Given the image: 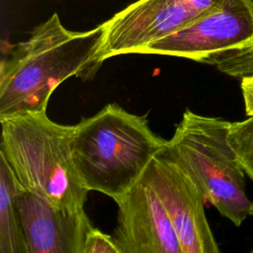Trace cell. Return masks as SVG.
I'll return each mask as SVG.
<instances>
[{
	"instance_id": "6da1fadb",
	"label": "cell",
	"mask_w": 253,
	"mask_h": 253,
	"mask_svg": "<svg viewBox=\"0 0 253 253\" xmlns=\"http://www.w3.org/2000/svg\"><path fill=\"white\" fill-rule=\"evenodd\" d=\"M102 24L87 32L67 30L56 13L12 46L0 67V119L46 112L53 91L66 79L92 78L102 65Z\"/></svg>"
},
{
	"instance_id": "7a4b0ae2",
	"label": "cell",
	"mask_w": 253,
	"mask_h": 253,
	"mask_svg": "<svg viewBox=\"0 0 253 253\" xmlns=\"http://www.w3.org/2000/svg\"><path fill=\"white\" fill-rule=\"evenodd\" d=\"M165 144L145 117L110 103L74 125L71 150L83 187L116 202L141 179Z\"/></svg>"
},
{
	"instance_id": "3957f363",
	"label": "cell",
	"mask_w": 253,
	"mask_h": 253,
	"mask_svg": "<svg viewBox=\"0 0 253 253\" xmlns=\"http://www.w3.org/2000/svg\"><path fill=\"white\" fill-rule=\"evenodd\" d=\"M0 122V155L18 187L58 209H84L89 191L83 187L73 161L74 126L57 124L46 112L15 115Z\"/></svg>"
},
{
	"instance_id": "277c9868",
	"label": "cell",
	"mask_w": 253,
	"mask_h": 253,
	"mask_svg": "<svg viewBox=\"0 0 253 253\" xmlns=\"http://www.w3.org/2000/svg\"><path fill=\"white\" fill-rule=\"evenodd\" d=\"M229 122L187 110L161 150L194 181L206 202L239 226L250 215L244 171L228 140Z\"/></svg>"
},
{
	"instance_id": "5b68a950",
	"label": "cell",
	"mask_w": 253,
	"mask_h": 253,
	"mask_svg": "<svg viewBox=\"0 0 253 253\" xmlns=\"http://www.w3.org/2000/svg\"><path fill=\"white\" fill-rule=\"evenodd\" d=\"M138 53L192 59L235 78L251 76L253 1L220 0L199 19L145 45Z\"/></svg>"
},
{
	"instance_id": "8992f818",
	"label": "cell",
	"mask_w": 253,
	"mask_h": 253,
	"mask_svg": "<svg viewBox=\"0 0 253 253\" xmlns=\"http://www.w3.org/2000/svg\"><path fill=\"white\" fill-rule=\"evenodd\" d=\"M220 0H138L102 24L100 58L138 53L145 45L165 38L199 19Z\"/></svg>"
},
{
	"instance_id": "52a82bcc",
	"label": "cell",
	"mask_w": 253,
	"mask_h": 253,
	"mask_svg": "<svg viewBox=\"0 0 253 253\" xmlns=\"http://www.w3.org/2000/svg\"><path fill=\"white\" fill-rule=\"evenodd\" d=\"M161 201L183 253H218L208 222L202 192L194 181L161 151L142 176Z\"/></svg>"
},
{
	"instance_id": "ba28073f",
	"label": "cell",
	"mask_w": 253,
	"mask_h": 253,
	"mask_svg": "<svg viewBox=\"0 0 253 253\" xmlns=\"http://www.w3.org/2000/svg\"><path fill=\"white\" fill-rule=\"evenodd\" d=\"M116 203L113 238L120 253H183L161 201L143 177Z\"/></svg>"
},
{
	"instance_id": "9c48e42d",
	"label": "cell",
	"mask_w": 253,
	"mask_h": 253,
	"mask_svg": "<svg viewBox=\"0 0 253 253\" xmlns=\"http://www.w3.org/2000/svg\"><path fill=\"white\" fill-rule=\"evenodd\" d=\"M16 205L30 253H83L93 228L84 209H58L19 187Z\"/></svg>"
},
{
	"instance_id": "30bf717a",
	"label": "cell",
	"mask_w": 253,
	"mask_h": 253,
	"mask_svg": "<svg viewBox=\"0 0 253 253\" xmlns=\"http://www.w3.org/2000/svg\"><path fill=\"white\" fill-rule=\"evenodd\" d=\"M17 183L0 155V253H30L16 205Z\"/></svg>"
},
{
	"instance_id": "8fae6325",
	"label": "cell",
	"mask_w": 253,
	"mask_h": 253,
	"mask_svg": "<svg viewBox=\"0 0 253 253\" xmlns=\"http://www.w3.org/2000/svg\"><path fill=\"white\" fill-rule=\"evenodd\" d=\"M228 140L243 171L253 181V116L242 122L230 123Z\"/></svg>"
},
{
	"instance_id": "7c38bea8",
	"label": "cell",
	"mask_w": 253,
	"mask_h": 253,
	"mask_svg": "<svg viewBox=\"0 0 253 253\" xmlns=\"http://www.w3.org/2000/svg\"><path fill=\"white\" fill-rule=\"evenodd\" d=\"M83 253H120V250L113 236L93 227L86 236Z\"/></svg>"
},
{
	"instance_id": "4fadbf2b",
	"label": "cell",
	"mask_w": 253,
	"mask_h": 253,
	"mask_svg": "<svg viewBox=\"0 0 253 253\" xmlns=\"http://www.w3.org/2000/svg\"><path fill=\"white\" fill-rule=\"evenodd\" d=\"M241 90L245 103V113L247 116H253V75L242 78Z\"/></svg>"
},
{
	"instance_id": "5bb4252c",
	"label": "cell",
	"mask_w": 253,
	"mask_h": 253,
	"mask_svg": "<svg viewBox=\"0 0 253 253\" xmlns=\"http://www.w3.org/2000/svg\"><path fill=\"white\" fill-rule=\"evenodd\" d=\"M250 215H253V203H252V206H251V210H250Z\"/></svg>"
}]
</instances>
